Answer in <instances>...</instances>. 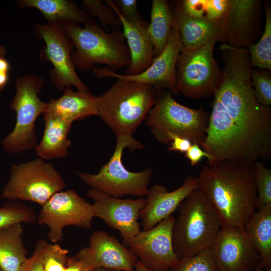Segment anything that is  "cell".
<instances>
[{
  "instance_id": "obj_1",
  "label": "cell",
  "mask_w": 271,
  "mask_h": 271,
  "mask_svg": "<svg viewBox=\"0 0 271 271\" xmlns=\"http://www.w3.org/2000/svg\"><path fill=\"white\" fill-rule=\"evenodd\" d=\"M214 95L206 136L201 146L212 156L211 165L270 159L271 108L256 100L249 72H225Z\"/></svg>"
},
{
  "instance_id": "obj_2",
  "label": "cell",
  "mask_w": 271,
  "mask_h": 271,
  "mask_svg": "<svg viewBox=\"0 0 271 271\" xmlns=\"http://www.w3.org/2000/svg\"><path fill=\"white\" fill-rule=\"evenodd\" d=\"M197 188L217 211L222 226L245 229L257 209L254 163L225 161L204 166Z\"/></svg>"
},
{
  "instance_id": "obj_3",
  "label": "cell",
  "mask_w": 271,
  "mask_h": 271,
  "mask_svg": "<svg viewBox=\"0 0 271 271\" xmlns=\"http://www.w3.org/2000/svg\"><path fill=\"white\" fill-rule=\"evenodd\" d=\"M116 79L97 96V115L116 135L132 136L155 103L159 91L149 84Z\"/></svg>"
},
{
  "instance_id": "obj_4",
  "label": "cell",
  "mask_w": 271,
  "mask_h": 271,
  "mask_svg": "<svg viewBox=\"0 0 271 271\" xmlns=\"http://www.w3.org/2000/svg\"><path fill=\"white\" fill-rule=\"evenodd\" d=\"M62 25L73 46L71 57L75 69L86 72L95 65L104 64L115 72L129 66L130 53L121 31L106 33L96 22L82 28L73 23Z\"/></svg>"
},
{
  "instance_id": "obj_5",
  "label": "cell",
  "mask_w": 271,
  "mask_h": 271,
  "mask_svg": "<svg viewBox=\"0 0 271 271\" xmlns=\"http://www.w3.org/2000/svg\"><path fill=\"white\" fill-rule=\"evenodd\" d=\"M172 229L174 251L179 259L195 255L210 247L222 227L220 217L198 189L180 204Z\"/></svg>"
},
{
  "instance_id": "obj_6",
  "label": "cell",
  "mask_w": 271,
  "mask_h": 271,
  "mask_svg": "<svg viewBox=\"0 0 271 271\" xmlns=\"http://www.w3.org/2000/svg\"><path fill=\"white\" fill-rule=\"evenodd\" d=\"M116 146L108 162L95 174L76 171L80 180L91 188L98 190L114 198L130 195L144 198L146 196L153 169L149 167L138 172L127 170L121 161L125 148L132 151L142 149L144 146L132 136L116 135Z\"/></svg>"
},
{
  "instance_id": "obj_7",
  "label": "cell",
  "mask_w": 271,
  "mask_h": 271,
  "mask_svg": "<svg viewBox=\"0 0 271 271\" xmlns=\"http://www.w3.org/2000/svg\"><path fill=\"white\" fill-rule=\"evenodd\" d=\"M172 93L169 90L158 92L155 103L145 118L146 124L163 144L169 145V135L174 134L201 147L206 136L209 115L203 107L193 109L180 104Z\"/></svg>"
},
{
  "instance_id": "obj_8",
  "label": "cell",
  "mask_w": 271,
  "mask_h": 271,
  "mask_svg": "<svg viewBox=\"0 0 271 271\" xmlns=\"http://www.w3.org/2000/svg\"><path fill=\"white\" fill-rule=\"evenodd\" d=\"M44 84L42 77L33 74L25 75L16 80V92L10 105L16 113V124L1 142L6 152L19 154L37 146L35 122L45 112L47 103L38 97Z\"/></svg>"
},
{
  "instance_id": "obj_9",
  "label": "cell",
  "mask_w": 271,
  "mask_h": 271,
  "mask_svg": "<svg viewBox=\"0 0 271 271\" xmlns=\"http://www.w3.org/2000/svg\"><path fill=\"white\" fill-rule=\"evenodd\" d=\"M10 172V178L2 191L1 197L11 201H28L42 206L66 185L53 165L40 158L13 164Z\"/></svg>"
},
{
  "instance_id": "obj_10",
  "label": "cell",
  "mask_w": 271,
  "mask_h": 271,
  "mask_svg": "<svg viewBox=\"0 0 271 271\" xmlns=\"http://www.w3.org/2000/svg\"><path fill=\"white\" fill-rule=\"evenodd\" d=\"M217 41L212 40L194 49L183 48L176 64L177 92L193 99L215 94L222 78V71L213 56Z\"/></svg>"
},
{
  "instance_id": "obj_11",
  "label": "cell",
  "mask_w": 271,
  "mask_h": 271,
  "mask_svg": "<svg viewBox=\"0 0 271 271\" xmlns=\"http://www.w3.org/2000/svg\"><path fill=\"white\" fill-rule=\"evenodd\" d=\"M41 207L37 218L38 223L48 227V237L54 243L62 240L66 226L85 229L92 226L94 217L92 204L74 190L57 192Z\"/></svg>"
},
{
  "instance_id": "obj_12",
  "label": "cell",
  "mask_w": 271,
  "mask_h": 271,
  "mask_svg": "<svg viewBox=\"0 0 271 271\" xmlns=\"http://www.w3.org/2000/svg\"><path fill=\"white\" fill-rule=\"evenodd\" d=\"M35 34L45 43L44 54L53 66L50 79L59 90L75 86L78 91L89 92L78 76L71 60L73 45L66 36L63 25L57 23H37Z\"/></svg>"
},
{
  "instance_id": "obj_13",
  "label": "cell",
  "mask_w": 271,
  "mask_h": 271,
  "mask_svg": "<svg viewBox=\"0 0 271 271\" xmlns=\"http://www.w3.org/2000/svg\"><path fill=\"white\" fill-rule=\"evenodd\" d=\"M261 14L259 0H228L224 14L214 22L217 40L236 48L249 47L259 35Z\"/></svg>"
},
{
  "instance_id": "obj_14",
  "label": "cell",
  "mask_w": 271,
  "mask_h": 271,
  "mask_svg": "<svg viewBox=\"0 0 271 271\" xmlns=\"http://www.w3.org/2000/svg\"><path fill=\"white\" fill-rule=\"evenodd\" d=\"M218 271H254L261 265V256L245 230L222 226L210 246Z\"/></svg>"
},
{
  "instance_id": "obj_15",
  "label": "cell",
  "mask_w": 271,
  "mask_h": 271,
  "mask_svg": "<svg viewBox=\"0 0 271 271\" xmlns=\"http://www.w3.org/2000/svg\"><path fill=\"white\" fill-rule=\"evenodd\" d=\"M86 196L94 201V217L101 219L110 227L119 231L122 244L128 247L131 239L141 231L139 220L140 212L146 204V198H114L92 188L87 191Z\"/></svg>"
},
{
  "instance_id": "obj_16",
  "label": "cell",
  "mask_w": 271,
  "mask_h": 271,
  "mask_svg": "<svg viewBox=\"0 0 271 271\" xmlns=\"http://www.w3.org/2000/svg\"><path fill=\"white\" fill-rule=\"evenodd\" d=\"M175 218L172 215L152 228L140 231L130 241V252L138 260L153 269L169 271L179 260L173 245L172 229Z\"/></svg>"
},
{
  "instance_id": "obj_17",
  "label": "cell",
  "mask_w": 271,
  "mask_h": 271,
  "mask_svg": "<svg viewBox=\"0 0 271 271\" xmlns=\"http://www.w3.org/2000/svg\"><path fill=\"white\" fill-rule=\"evenodd\" d=\"M183 48L174 19L173 25L162 52L154 58L150 66L135 75L117 74L108 68H93V73L97 78L112 77L137 81L153 86L157 91L167 89L177 92L176 88V64L179 54Z\"/></svg>"
},
{
  "instance_id": "obj_18",
  "label": "cell",
  "mask_w": 271,
  "mask_h": 271,
  "mask_svg": "<svg viewBox=\"0 0 271 271\" xmlns=\"http://www.w3.org/2000/svg\"><path fill=\"white\" fill-rule=\"evenodd\" d=\"M87 261L93 269H117L134 271L138 258L113 235L97 230L89 237V246L82 248L76 255Z\"/></svg>"
},
{
  "instance_id": "obj_19",
  "label": "cell",
  "mask_w": 271,
  "mask_h": 271,
  "mask_svg": "<svg viewBox=\"0 0 271 271\" xmlns=\"http://www.w3.org/2000/svg\"><path fill=\"white\" fill-rule=\"evenodd\" d=\"M196 188L197 177L192 175L186 176L181 186L172 191H168L166 187L160 185L149 188L147 203L140 215L143 230L152 228L172 215L181 203Z\"/></svg>"
},
{
  "instance_id": "obj_20",
  "label": "cell",
  "mask_w": 271,
  "mask_h": 271,
  "mask_svg": "<svg viewBox=\"0 0 271 271\" xmlns=\"http://www.w3.org/2000/svg\"><path fill=\"white\" fill-rule=\"evenodd\" d=\"M104 2L111 6L117 14L129 49L130 64L124 75H135L142 73L150 66L154 59V45L149 32V24L143 19L135 23H128L117 11L111 0Z\"/></svg>"
},
{
  "instance_id": "obj_21",
  "label": "cell",
  "mask_w": 271,
  "mask_h": 271,
  "mask_svg": "<svg viewBox=\"0 0 271 271\" xmlns=\"http://www.w3.org/2000/svg\"><path fill=\"white\" fill-rule=\"evenodd\" d=\"M45 112L72 124L74 121L97 115V96L90 92L74 91L71 86H67L61 97L47 102Z\"/></svg>"
},
{
  "instance_id": "obj_22",
  "label": "cell",
  "mask_w": 271,
  "mask_h": 271,
  "mask_svg": "<svg viewBox=\"0 0 271 271\" xmlns=\"http://www.w3.org/2000/svg\"><path fill=\"white\" fill-rule=\"evenodd\" d=\"M43 116L45 128L40 142L35 148L37 156L43 160L66 157L71 146L68 135L72 124L48 112Z\"/></svg>"
},
{
  "instance_id": "obj_23",
  "label": "cell",
  "mask_w": 271,
  "mask_h": 271,
  "mask_svg": "<svg viewBox=\"0 0 271 271\" xmlns=\"http://www.w3.org/2000/svg\"><path fill=\"white\" fill-rule=\"evenodd\" d=\"M173 15L184 48L194 49L212 40H217L214 22L205 17L194 18L187 15L182 10L180 2L177 3Z\"/></svg>"
},
{
  "instance_id": "obj_24",
  "label": "cell",
  "mask_w": 271,
  "mask_h": 271,
  "mask_svg": "<svg viewBox=\"0 0 271 271\" xmlns=\"http://www.w3.org/2000/svg\"><path fill=\"white\" fill-rule=\"evenodd\" d=\"M18 6L23 9L33 8L39 10L47 23L83 24L95 22L83 10L70 0H21Z\"/></svg>"
},
{
  "instance_id": "obj_25",
  "label": "cell",
  "mask_w": 271,
  "mask_h": 271,
  "mask_svg": "<svg viewBox=\"0 0 271 271\" xmlns=\"http://www.w3.org/2000/svg\"><path fill=\"white\" fill-rule=\"evenodd\" d=\"M22 224L0 229V267L3 271H22L28 258Z\"/></svg>"
},
{
  "instance_id": "obj_26",
  "label": "cell",
  "mask_w": 271,
  "mask_h": 271,
  "mask_svg": "<svg viewBox=\"0 0 271 271\" xmlns=\"http://www.w3.org/2000/svg\"><path fill=\"white\" fill-rule=\"evenodd\" d=\"M261 256V265L271 268V204L255 211L245 229Z\"/></svg>"
},
{
  "instance_id": "obj_27",
  "label": "cell",
  "mask_w": 271,
  "mask_h": 271,
  "mask_svg": "<svg viewBox=\"0 0 271 271\" xmlns=\"http://www.w3.org/2000/svg\"><path fill=\"white\" fill-rule=\"evenodd\" d=\"M174 15L166 0H153L149 32L154 45V58L159 55L167 43L174 22Z\"/></svg>"
},
{
  "instance_id": "obj_28",
  "label": "cell",
  "mask_w": 271,
  "mask_h": 271,
  "mask_svg": "<svg viewBox=\"0 0 271 271\" xmlns=\"http://www.w3.org/2000/svg\"><path fill=\"white\" fill-rule=\"evenodd\" d=\"M265 24L259 40L249 47L251 68L271 70V8L269 3L264 4Z\"/></svg>"
},
{
  "instance_id": "obj_29",
  "label": "cell",
  "mask_w": 271,
  "mask_h": 271,
  "mask_svg": "<svg viewBox=\"0 0 271 271\" xmlns=\"http://www.w3.org/2000/svg\"><path fill=\"white\" fill-rule=\"evenodd\" d=\"M37 218L33 208L18 201H11L0 207V229L18 223L33 224Z\"/></svg>"
},
{
  "instance_id": "obj_30",
  "label": "cell",
  "mask_w": 271,
  "mask_h": 271,
  "mask_svg": "<svg viewBox=\"0 0 271 271\" xmlns=\"http://www.w3.org/2000/svg\"><path fill=\"white\" fill-rule=\"evenodd\" d=\"M105 4V3H104ZM83 9L93 17L99 21V27L104 31L110 26L112 30H118L121 22L112 8L99 0H83L81 2Z\"/></svg>"
},
{
  "instance_id": "obj_31",
  "label": "cell",
  "mask_w": 271,
  "mask_h": 271,
  "mask_svg": "<svg viewBox=\"0 0 271 271\" xmlns=\"http://www.w3.org/2000/svg\"><path fill=\"white\" fill-rule=\"evenodd\" d=\"M169 271H218L210 247L193 256L179 259Z\"/></svg>"
},
{
  "instance_id": "obj_32",
  "label": "cell",
  "mask_w": 271,
  "mask_h": 271,
  "mask_svg": "<svg viewBox=\"0 0 271 271\" xmlns=\"http://www.w3.org/2000/svg\"><path fill=\"white\" fill-rule=\"evenodd\" d=\"M250 77L254 96L261 105H271V73L265 69H251Z\"/></svg>"
},
{
  "instance_id": "obj_33",
  "label": "cell",
  "mask_w": 271,
  "mask_h": 271,
  "mask_svg": "<svg viewBox=\"0 0 271 271\" xmlns=\"http://www.w3.org/2000/svg\"><path fill=\"white\" fill-rule=\"evenodd\" d=\"M254 169L257 209H259L271 204V170L259 161L254 163Z\"/></svg>"
},
{
  "instance_id": "obj_34",
  "label": "cell",
  "mask_w": 271,
  "mask_h": 271,
  "mask_svg": "<svg viewBox=\"0 0 271 271\" xmlns=\"http://www.w3.org/2000/svg\"><path fill=\"white\" fill-rule=\"evenodd\" d=\"M69 251L57 243H48L44 250L43 263L45 271H63L69 259Z\"/></svg>"
},
{
  "instance_id": "obj_35",
  "label": "cell",
  "mask_w": 271,
  "mask_h": 271,
  "mask_svg": "<svg viewBox=\"0 0 271 271\" xmlns=\"http://www.w3.org/2000/svg\"><path fill=\"white\" fill-rule=\"evenodd\" d=\"M113 5L120 16L127 22L133 23L142 19L138 9L137 0L112 1Z\"/></svg>"
},
{
  "instance_id": "obj_36",
  "label": "cell",
  "mask_w": 271,
  "mask_h": 271,
  "mask_svg": "<svg viewBox=\"0 0 271 271\" xmlns=\"http://www.w3.org/2000/svg\"><path fill=\"white\" fill-rule=\"evenodd\" d=\"M48 243L44 239L37 241L32 255L28 258L22 271H45L43 257Z\"/></svg>"
},
{
  "instance_id": "obj_37",
  "label": "cell",
  "mask_w": 271,
  "mask_h": 271,
  "mask_svg": "<svg viewBox=\"0 0 271 271\" xmlns=\"http://www.w3.org/2000/svg\"><path fill=\"white\" fill-rule=\"evenodd\" d=\"M228 5V0H206L204 17L215 22L224 14Z\"/></svg>"
},
{
  "instance_id": "obj_38",
  "label": "cell",
  "mask_w": 271,
  "mask_h": 271,
  "mask_svg": "<svg viewBox=\"0 0 271 271\" xmlns=\"http://www.w3.org/2000/svg\"><path fill=\"white\" fill-rule=\"evenodd\" d=\"M179 2L187 15L194 18L204 17L206 0H184Z\"/></svg>"
},
{
  "instance_id": "obj_39",
  "label": "cell",
  "mask_w": 271,
  "mask_h": 271,
  "mask_svg": "<svg viewBox=\"0 0 271 271\" xmlns=\"http://www.w3.org/2000/svg\"><path fill=\"white\" fill-rule=\"evenodd\" d=\"M185 154L186 158L188 159L192 167L198 164L204 157L207 158L208 165L211 164L213 161L212 156L197 144L192 143L189 149Z\"/></svg>"
},
{
  "instance_id": "obj_40",
  "label": "cell",
  "mask_w": 271,
  "mask_h": 271,
  "mask_svg": "<svg viewBox=\"0 0 271 271\" xmlns=\"http://www.w3.org/2000/svg\"><path fill=\"white\" fill-rule=\"evenodd\" d=\"M169 141L170 142L168 149L169 152L185 153L192 144L190 140L174 134L169 135Z\"/></svg>"
},
{
  "instance_id": "obj_41",
  "label": "cell",
  "mask_w": 271,
  "mask_h": 271,
  "mask_svg": "<svg viewBox=\"0 0 271 271\" xmlns=\"http://www.w3.org/2000/svg\"><path fill=\"white\" fill-rule=\"evenodd\" d=\"M6 47L0 45V91L7 85L10 71V64L6 59Z\"/></svg>"
},
{
  "instance_id": "obj_42",
  "label": "cell",
  "mask_w": 271,
  "mask_h": 271,
  "mask_svg": "<svg viewBox=\"0 0 271 271\" xmlns=\"http://www.w3.org/2000/svg\"><path fill=\"white\" fill-rule=\"evenodd\" d=\"M92 266L85 260L76 256L69 257L67 265L63 271H92Z\"/></svg>"
},
{
  "instance_id": "obj_43",
  "label": "cell",
  "mask_w": 271,
  "mask_h": 271,
  "mask_svg": "<svg viewBox=\"0 0 271 271\" xmlns=\"http://www.w3.org/2000/svg\"><path fill=\"white\" fill-rule=\"evenodd\" d=\"M134 271H164V270H159L153 269L152 268H150L145 265L142 262H141V261L138 260L135 265Z\"/></svg>"
},
{
  "instance_id": "obj_44",
  "label": "cell",
  "mask_w": 271,
  "mask_h": 271,
  "mask_svg": "<svg viewBox=\"0 0 271 271\" xmlns=\"http://www.w3.org/2000/svg\"><path fill=\"white\" fill-rule=\"evenodd\" d=\"M261 265H259L254 271H271V268L267 269H263Z\"/></svg>"
},
{
  "instance_id": "obj_45",
  "label": "cell",
  "mask_w": 271,
  "mask_h": 271,
  "mask_svg": "<svg viewBox=\"0 0 271 271\" xmlns=\"http://www.w3.org/2000/svg\"><path fill=\"white\" fill-rule=\"evenodd\" d=\"M92 271H105V269L102 268H97L93 269Z\"/></svg>"
},
{
  "instance_id": "obj_46",
  "label": "cell",
  "mask_w": 271,
  "mask_h": 271,
  "mask_svg": "<svg viewBox=\"0 0 271 271\" xmlns=\"http://www.w3.org/2000/svg\"><path fill=\"white\" fill-rule=\"evenodd\" d=\"M105 271H122V270H117V269H105Z\"/></svg>"
},
{
  "instance_id": "obj_47",
  "label": "cell",
  "mask_w": 271,
  "mask_h": 271,
  "mask_svg": "<svg viewBox=\"0 0 271 271\" xmlns=\"http://www.w3.org/2000/svg\"><path fill=\"white\" fill-rule=\"evenodd\" d=\"M0 271H3L0 267Z\"/></svg>"
}]
</instances>
